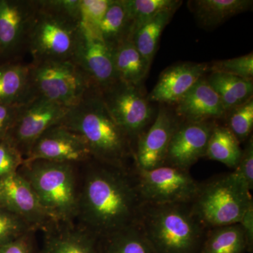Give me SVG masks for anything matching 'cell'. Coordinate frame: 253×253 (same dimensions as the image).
<instances>
[{
    "instance_id": "f1b7e54d",
    "label": "cell",
    "mask_w": 253,
    "mask_h": 253,
    "mask_svg": "<svg viewBox=\"0 0 253 253\" xmlns=\"http://www.w3.org/2000/svg\"><path fill=\"white\" fill-rule=\"evenodd\" d=\"M182 2L180 0H125L132 23L131 38L141 26L160 12L166 10L177 11Z\"/></svg>"
},
{
    "instance_id": "30bf717a",
    "label": "cell",
    "mask_w": 253,
    "mask_h": 253,
    "mask_svg": "<svg viewBox=\"0 0 253 253\" xmlns=\"http://www.w3.org/2000/svg\"><path fill=\"white\" fill-rule=\"evenodd\" d=\"M70 108L39 96L21 105L18 117L5 139L27 157L32 146L51 126L59 124Z\"/></svg>"
},
{
    "instance_id": "4dcf8cb0",
    "label": "cell",
    "mask_w": 253,
    "mask_h": 253,
    "mask_svg": "<svg viewBox=\"0 0 253 253\" xmlns=\"http://www.w3.org/2000/svg\"><path fill=\"white\" fill-rule=\"evenodd\" d=\"M31 232L36 231L27 221L0 206V245L11 242Z\"/></svg>"
},
{
    "instance_id": "9a60e30c",
    "label": "cell",
    "mask_w": 253,
    "mask_h": 253,
    "mask_svg": "<svg viewBox=\"0 0 253 253\" xmlns=\"http://www.w3.org/2000/svg\"><path fill=\"white\" fill-rule=\"evenodd\" d=\"M73 61L84 71L96 89H104L118 81L111 49L99 35L90 30L81 26Z\"/></svg>"
},
{
    "instance_id": "7a4b0ae2",
    "label": "cell",
    "mask_w": 253,
    "mask_h": 253,
    "mask_svg": "<svg viewBox=\"0 0 253 253\" xmlns=\"http://www.w3.org/2000/svg\"><path fill=\"white\" fill-rule=\"evenodd\" d=\"M59 124L81 136L96 161L116 167L135 168L130 139L108 111L96 88L70 108Z\"/></svg>"
},
{
    "instance_id": "ba28073f",
    "label": "cell",
    "mask_w": 253,
    "mask_h": 253,
    "mask_svg": "<svg viewBox=\"0 0 253 253\" xmlns=\"http://www.w3.org/2000/svg\"><path fill=\"white\" fill-rule=\"evenodd\" d=\"M98 90L108 111L134 148L138 138L151 126L156 116L141 85L118 80Z\"/></svg>"
},
{
    "instance_id": "83f0119b",
    "label": "cell",
    "mask_w": 253,
    "mask_h": 253,
    "mask_svg": "<svg viewBox=\"0 0 253 253\" xmlns=\"http://www.w3.org/2000/svg\"><path fill=\"white\" fill-rule=\"evenodd\" d=\"M246 240L239 223L208 231L200 253H246Z\"/></svg>"
},
{
    "instance_id": "1f68e13d",
    "label": "cell",
    "mask_w": 253,
    "mask_h": 253,
    "mask_svg": "<svg viewBox=\"0 0 253 253\" xmlns=\"http://www.w3.org/2000/svg\"><path fill=\"white\" fill-rule=\"evenodd\" d=\"M113 0H81L79 22L81 27L98 34V28Z\"/></svg>"
},
{
    "instance_id": "d590c367",
    "label": "cell",
    "mask_w": 253,
    "mask_h": 253,
    "mask_svg": "<svg viewBox=\"0 0 253 253\" xmlns=\"http://www.w3.org/2000/svg\"><path fill=\"white\" fill-rule=\"evenodd\" d=\"M35 234L28 233L11 242L0 245V253H37Z\"/></svg>"
},
{
    "instance_id": "836d02e7",
    "label": "cell",
    "mask_w": 253,
    "mask_h": 253,
    "mask_svg": "<svg viewBox=\"0 0 253 253\" xmlns=\"http://www.w3.org/2000/svg\"><path fill=\"white\" fill-rule=\"evenodd\" d=\"M24 158L8 139L0 140V179L18 172Z\"/></svg>"
},
{
    "instance_id": "44dd1931",
    "label": "cell",
    "mask_w": 253,
    "mask_h": 253,
    "mask_svg": "<svg viewBox=\"0 0 253 253\" xmlns=\"http://www.w3.org/2000/svg\"><path fill=\"white\" fill-rule=\"evenodd\" d=\"M29 99L30 64L15 61L0 64V104H22Z\"/></svg>"
},
{
    "instance_id": "f546056e",
    "label": "cell",
    "mask_w": 253,
    "mask_h": 253,
    "mask_svg": "<svg viewBox=\"0 0 253 253\" xmlns=\"http://www.w3.org/2000/svg\"><path fill=\"white\" fill-rule=\"evenodd\" d=\"M226 127L240 143L251 137L253 129V97L226 113Z\"/></svg>"
},
{
    "instance_id": "52a82bcc",
    "label": "cell",
    "mask_w": 253,
    "mask_h": 253,
    "mask_svg": "<svg viewBox=\"0 0 253 253\" xmlns=\"http://www.w3.org/2000/svg\"><path fill=\"white\" fill-rule=\"evenodd\" d=\"M29 64L31 99L39 96L72 108L94 87L73 60H43Z\"/></svg>"
},
{
    "instance_id": "d6a6232c",
    "label": "cell",
    "mask_w": 253,
    "mask_h": 253,
    "mask_svg": "<svg viewBox=\"0 0 253 253\" xmlns=\"http://www.w3.org/2000/svg\"><path fill=\"white\" fill-rule=\"evenodd\" d=\"M208 65L210 72L224 73L245 79L253 80V52L234 59L213 61Z\"/></svg>"
},
{
    "instance_id": "e0dca14e",
    "label": "cell",
    "mask_w": 253,
    "mask_h": 253,
    "mask_svg": "<svg viewBox=\"0 0 253 253\" xmlns=\"http://www.w3.org/2000/svg\"><path fill=\"white\" fill-rule=\"evenodd\" d=\"M209 72L206 63H178L165 69L158 83L147 95L151 103L174 105L191 89L199 80Z\"/></svg>"
},
{
    "instance_id": "8d00e7d4",
    "label": "cell",
    "mask_w": 253,
    "mask_h": 253,
    "mask_svg": "<svg viewBox=\"0 0 253 253\" xmlns=\"http://www.w3.org/2000/svg\"><path fill=\"white\" fill-rule=\"evenodd\" d=\"M22 104H0V140L6 138L14 126Z\"/></svg>"
},
{
    "instance_id": "cb8c5ba5",
    "label": "cell",
    "mask_w": 253,
    "mask_h": 253,
    "mask_svg": "<svg viewBox=\"0 0 253 253\" xmlns=\"http://www.w3.org/2000/svg\"><path fill=\"white\" fill-rule=\"evenodd\" d=\"M131 23L125 0H113L98 28V35L110 49L131 40Z\"/></svg>"
},
{
    "instance_id": "8fae6325",
    "label": "cell",
    "mask_w": 253,
    "mask_h": 253,
    "mask_svg": "<svg viewBox=\"0 0 253 253\" xmlns=\"http://www.w3.org/2000/svg\"><path fill=\"white\" fill-rule=\"evenodd\" d=\"M181 121L174 110L161 104L154 121L134 146L136 168L149 170L165 164L169 143Z\"/></svg>"
},
{
    "instance_id": "4fadbf2b",
    "label": "cell",
    "mask_w": 253,
    "mask_h": 253,
    "mask_svg": "<svg viewBox=\"0 0 253 253\" xmlns=\"http://www.w3.org/2000/svg\"><path fill=\"white\" fill-rule=\"evenodd\" d=\"M91 158L84 139L66 126L57 124L46 129L37 139L24 161L45 160L79 166Z\"/></svg>"
},
{
    "instance_id": "d4e9b609",
    "label": "cell",
    "mask_w": 253,
    "mask_h": 253,
    "mask_svg": "<svg viewBox=\"0 0 253 253\" xmlns=\"http://www.w3.org/2000/svg\"><path fill=\"white\" fill-rule=\"evenodd\" d=\"M101 253H156L139 222L99 238Z\"/></svg>"
},
{
    "instance_id": "8992f818",
    "label": "cell",
    "mask_w": 253,
    "mask_h": 253,
    "mask_svg": "<svg viewBox=\"0 0 253 253\" xmlns=\"http://www.w3.org/2000/svg\"><path fill=\"white\" fill-rule=\"evenodd\" d=\"M27 44L33 61L73 60L81 32L79 21L54 9L46 0H38Z\"/></svg>"
},
{
    "instance_id": "d6986e66",
    "label": "cell",
    "mask_w": 253,
    "mask_h": 253,
    "mask_svg": "<svg viewBox=\"0 0 253 253\" xmlns=\"http://www.w3.org/2000/svg\"><path fill=\"white\" fill-rule=\"evenodd\" d=\"M40 253H101L99 238L77 222L56 224L44 232Z\"/></svg>"
},
{
    "instance_id": "4316f807",
    "label": "cell",
    "mask_w": 253,
    "mask_h": 253,
    "mask_svg": "<svg viewBox=\"0 0 253 253\" xmlns=\"http://www.w3.org/2000/svg\"><path fill=\"white\" fill-rule=\"evenodd\" d=\"M176 10L161 11L145 23L133 35L131 41L150 66L157 51L161 35L169 24Z\"/></svg>"
},
{
    "instance_id": "9c48e42d",
    "label": "cell",
    "mask_w": 253,
    "mask_h": 253,
    "mask_svg": "<svg viewBox=\"0 0 253 253\" xmlns=\"http://www.w3.org/2000/svg\"><path fill=\"white\" fill-rule=\"evenodd\" d=\"M135 174L144 204H191L199 189L189 170L167 165L149 170L135 167Z\"/></svg>"
},
{
    "instance_id": "6da1fadb",
    "label": "cell",
    "mask_w": 253,
    "mask_h": 253,
    "mask_svg": "<svg viewBox=\"0 0 253 253\" xmlns=\"http://www.w3.org/2000/svg\"><path fill=\"white\" fill-rule=\"evenodd\" d=\"M80 172L78 224L100 238L139 222L144 202L135 168L91 158L80 166Z\"/></svg>"
},
{
    "instance_id": "e575fe53",
    "label": "cell",
    "mask_w": 253,
    "mask_h": 253,
    "mask_svg": "<svg viewBox=\"0 0 253 253\" xmlns=\"http://www.w3.org/2000/svg\"><path fill=\"white\" fill-rule=\"evenodd\" d=\"M239 180L244 183L250 191L253 189V136L246 141L239 164L234 169Z\"/></svg>"
},
{
    "instance_id": "5b68a950",
    "label": "cell",
    "mask_w": 253,
    "mask_h": 253,
    "mask_svg": "<svg viewBox=\"0 0 253 253\" xmlns=\"http://www.w3.org/2000/svg\"><path fill=\"white\" fill-rule=\"evenodd\" d=\"M253 203L251 191L231 172L200 182L191 206L201 222L211 229L239 223Z\"/></svg>"
},
{
    "instance_id": "603a6c76",
    "label": "cell",
    "mask_w": 253,
    "mask_h": 253,
    "mask_svg": "<svg viewBox=\"0 0 253 253\" xmlns=\"http://www.w3.org/2000/svg\"><path fill=\"white\" fill-rule=\"evenodd\" d=\"M208 83L217 93L226 113L253 97V80L211 73Z\"/></svg>"
},
{
    "instance_id": "7402d4cb",
    "label": "cell",
    "mask_w": 253,
    "mask_h": 253,
    "mask_svg": "<svg viewBox=\"0 0 253 253\" xmlns=\"http://www.w3.org/2000/svg\"><path fill=\"white\" fill-rule=\"evenodd\" d=\"M113 65L119 81L141 85L151 66L136 49L134 42L127 40L111 49Z\"/></svg>"
},
{
    "instance_id": "7c38bea8",
    "label": "cell",
    "mask_w": 253,
    "mask_h": 253,
    "mask_svg": "<svg viewBox=\"0 0 253 253\" xmlns=\"http://www.w3.org/2000/svg\"><path fill=\"white\" fill-rule=\"evenodd\" d=\"M37 7L35 0H0V59H13L27 49Z\"/></svg>"
},
{
    "instance_id": "74e56055",
    "label": "cell",
    "mask_w": 253,
    "mask_h": 253,
    "mask_svg": "<svg viewBox=\"0 0 253 253\" xmlns=\"http://www.w3.org/2000/svg\"><path fill=\"white\" fill-rule=\"evenodd\" d=\"M239 224L242 228L246 243L247 252L253 253V203L250 205Z\"/></svg>"
},
{
    "instance_id": "3957f363",
    "label": "cell",
    "mask_w": 253,
    "mask_h": 253,
    "mask_svg": "<svg viewBox=\"0 0 253 253\" xmlns=\"http://www.w3.org/2000/svg\"><path fill=\"white\" fill-rule=\"evenodd\" d=\"M139 224L156 253H200L209 230L191 204H144Z\"/></svg>"
},
{
    "instance_id": "2e32d148",
    "label": "cell",
    "mask_w": 253,
    "mask_h": 253,
    "mask_svg": "<svg viewBox=\"0 0 253 253\" xmlns=\"http://www.w3.org/2000/svg\"><path fill=\"white\" fill-rule=\"evenodd\" d=\"M215 121H181L173 134L164 165L189 170L205 157Z\"/></svg>"
},
{
    "instance_id": "ac0fdd59",
    "label": "cell",
    "mask_w": 253,
    "mask_h": 253,
    "mask_svg": "<svg viewBox=\"0 0 253 253\" xmlns=\"http://www.w3.org/2000/svg\"><path fill=\"white\" fill-rule=\"evenodd\" d=\"M174 106L176 116L188 122L215 121L226 116L219 96L206 77L199 80Z\"/></svg>"
},
{
    "instance_id": "ffe728a7",
    "label": "cell",
    "mask_w": 253,
    "mask_h": 253,
    "mask_svg": "<svg viewBox=\"0 0 253 253\" xmlns=\"http://www.w3.org/2000/svg\"><path fill=\"white\" fill-rule=\"evenodd\" d=\"M252 0H191L188 1L200 27L214 29L229 18L252 9Z\"/></svg>"
},
{
    "instance_id": "484cf974",
    "label": "cell",
    "mask_w": 253,
    "mask_h": 253,
    "mask_svg": "<svg viewBox=\"0 0 253 253\" xmlns=\"http://www.w3.org/2000/svg\"><path fill=\"white\" fill-rule=\"evenodd\" d=\"M241 143L226 126L217 123L208 141L206 157L236 169L242 155Z\"/></svg>"
},
{
    "instance_id": "5bb4252c",
    "label": "cell",
    "mask_w": 253,
    "mask_h": 253,
    "mask_svg": "<svg viewBox=\"0 0 253 253\" xmlns=\"http://www.w3.org/2000/svg\"><path fill=\"white\" fill-rule=\"evenodd\" d=\"M0 206L43 233L56 224L46 214L29 182L18 172L0 179Z\"/></svg>"
},
{
    "instance_id": "277c9868",
    "label": "cell",
    "mask_w": 253,
    "mask_h": 253,
    "mask_svg": "<svg viewBox=\"0 0 253 253\" xmlns=\"http://www.w3.org/2000/svg\"><path fill=\"white\" fill-rule=\"evenodd\" d=\"M80 166L34 160L24 161L18 169L56 224L76 221L81 185Z\"/></svg>"
}]
</instances>
